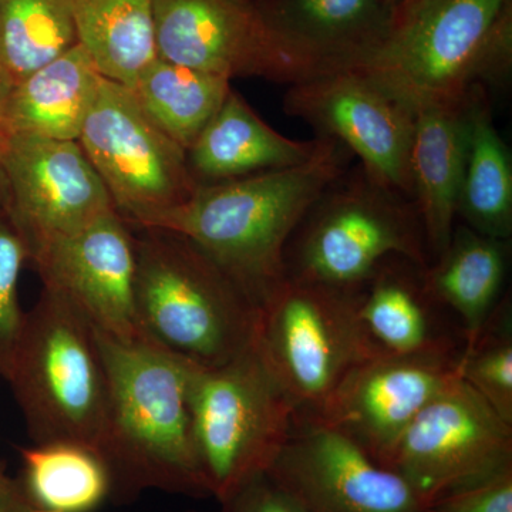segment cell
I'll use <instances>...</instances> for the list:
<instances>
[{
    "label": "cell",
    "instance_id": "26",
    "mask_svg": "<svg viewBox=\"0 0 512 512\" xmlns=\"http://www.w3.org/2000/svg\"><path fill=\"white\" fill-rule=\"evenodd\" d=\"M264 13L279 29L322 50L345 69L372 49L393 22L380 0H282Z\"/></svg>",
    "mask_w": 512,
    "mask_h": 512
},
{
    "label": "cell",
    "instance_id": "30",
    "mask_svg": "<svg viewBox=\"0 0 512 512\" xmlns=\"http://www.w3.org/2000/svg\"><path fill=\"white\" fill-rule=\"evenodd\" d=\"M426 512H512V467L437 498Z\"/></svg>",
    "mask_w": 512,
    "mask_h": 512
},
{
    "label": "cell",
    "instance_id": "18",
    "mask_svg": "<svg viewBox=\"0 0 512 512\" xmlns=\"http://www.w3.org/2000/svg\"><path fill=\"white\" fill-rule=\"evenodd\" d=\"M466 151V103L414 111L412 198L433 259L446 249L456 227Z\"/></svg>",
    "mask_w": 512,
    "mask_h": 512
},
{
    "label": "cell",
    "instance_id": "2",
    "mask_svg": "<svg viewBox=\"0 0 512 512\" xmlns=\"http://www.w3.org/2000/svg\"><path fill=\"white\" fill-rule=\"evenodd\" d=\"M109 403L97 454L110 477V501L146 491L210 498L192 437L191 363L146 340L121 342L96 329Z\"/></svg>",
    "mask_w": 512,
    "mask_h": 512
},
{
    "label": "cell",
    "instance_id": "17",
    "mask_svg": "<svg viewBox=\"0 0 512 512\" xmlns=\"http://www.w3.org/2000/svg\"><path fill=\"white\" fill-rule=\"evenodd\" d=\"M424 269L403 256H390L356 288L357 316L384 355H463V329L431 295Z\"/></svg>",
    "mask_w": 512,
    "mask_h": 512
},
{
    "label": "cell",
    "instance_id": "34",
    "mask_svg": "<svg viewBox=\"0 0 512 512\" xmlns=\"http://www.w3.org/2000/svg\"><path fill=\"white\" fill-rule=\"evenodd\" d=\"M417 2H420V0H400V2L397 3L396 9H394L393 15L402 12L404 9L410 8V6H413L414 3Z\"/></svg>",
    "mask_w": 512,
    "mask_h": 512
},
{
    "label": "cell",
    "instance_id": "3",
    "mask_svg": "<svg viewBox=\"0 0 512 512\" xmlns=\"http://www.w3.org/2000/svg\"><path fill=\"white\" fill-rule=\"evenodd\" d=\"M511 62V0H420L393 15L349 69L416 111L461 106L474 90L505 82Z\"/></svg>",
    "mask_w": 512,
    "mask_h": 512
},
{
    "label": "cell",
    "instance_id": "14",
    "mask_svg": "<svg viewBox=\"0 0 512 512\" xmlns=\"http://www.w3.org/2000/svg\"><path fill=\"white\" fill-rule=\"evenodd\" d=\"M266 473L302 512H426L399 474L322 421L296 420Z\"/></svg>",
    "mask_w": 512,
    "mask_h": 512
},
{
    "label": "cell",
    "instance_id": "27",
    "mask_svg": "<svg viewBox=\"0 0 512 512\" xmlns=\"http://www.w3.org/2000/svg\"><path fill=\"white\" fill-rule=\"evenodd\" d=\"M77 43L66 0H0V74L10 87Z\"/></svg>",
    "mask_w": 512,
    "mask_h": 512
},
{
    "label": "cell",
    "instance_id": "8",
    "mask_svg": "<svg viewBox=\"0 0 512 512\" xmlns=\"http://www.w3.org/2000/svg\"><path fill=\"white\" fill-rule=\"evenodd\" d=\"M255 345L296 420H320L346 376L380 353L357 316L356 288L289 278L259 309Z\"/></svg>",
    "mask_w": 512,
    "mask_h": 512
},
{
    "label": "cell",
    "instance_id": "10",
    "mask_svg": "<svg viewBox=\"0 0 512 512\" xmlns=\"http://www.w3.org/2000/svg\"><path fill=\"white\" fill-rule=\"evenodd\" d=\"M77 141L131 228H156L200 185L187 151L147 116L131 89L104 77Z\"/></svg>",
    "mask_w": 512,
    "mask_h": 512
},
{
    "label": "cell",
    "instance_id": "29",
    "mask_svg": "<svg viewBox=\"0 0 512 512\" xmlns=\"http://www.w3.org/2000/svg\"><path fill=\"white\" fill-rule=\"evenodd\" d=\"M29 251L0 202V379L6 380L18 346L26 312L19 301V278Z\"/></svg>",
    "mask_w": 512,
    "mask_h": 512
},
{
    "label": "cell",
    "instance_id": "9",
    "mask_svg": "<svg viewBox=\"0 0 512 512\" xmlns=\"http://www.w3.org/2000/svg\"><path fill=\"white\" fill-rule=\"evenodd\" d=\"M158 57L228 80L291 84L345 69L249 0H154Z\"/></svg>",
    "mask_w": 512,
    "mask_h": 512
},
{
    "label": "cell",
    "instance_id": "1",
    "mask_svg": "<svg viewBox=\"0 0 512 512\" xmlns=\"http://www.w3.org/2000/svg\"><path fill=\"white\" fill-rule=\"evenodd\" d=\"M348 148L320 137L305 163L221 183L200 184L190 200L158 222L210 256L256 308L286 279L293 232L333 181L349 170Z\"/></svg>",
    "mask_w": 512,
    "mask_h": 512
},
{
    "label": "cell",
    "instance_id": "22",
    "mask_svg": "<svg viewBox=\"0 0 512 512\" xmlns=\"http://www.w3.org/2000/svg\"><path fill=\"white\" fill-rule=\"evenodd\" d=\"M467 151L457 217L478 234L495 239L512 235V161L494 126L484 89L466 101Z\"/></svg>",
    "mask_w": 512,
    "mask_h": 512
},
{
    "label": "cell",
    "instance_id": "24",
    "mask_svg": "<svg viewBox=\"0 0 512 512\" xmlns=\"http://www.w3.org/2000/svg\"><path fill=\"white\" fill-rule=\"evenodd\" d=\"M231 80L157 57L131 87L148 117L190 150L231 92Z\"/></svg>",
    "mask_w": 512,
    "mask_h": 512
},
{
    "label": "cell",
    "instance_id": "6",
    "mask_svg": "<svg viewBox=\"0 0 512 512\" xmlns=\"http://www.w3.org/2000/svg\"><path fill=\"white\" fill-rule=\"evenodd\" d=\"M390 256L423 268L433 261L412 198L376 183L359 165L326 188L293 232L286 278L353 289Z\"/></svg>",
    "mask_w": 512,
    "mask_h": 512
},
{
    "label": "cell",
    "instance_id": "35",
    "mask_svg": "<svg viewBox=\"0 0 512 512\" xmlns=\"http://www.w3.org/2000/svg\"><path fill=\"white\" fill-rule=\"evenodd\" d=\"M384 2H386L387 5H389L390 8L393 9V12H394V9H396L397 3H399L400 0H384Z\"/></svg>",
    "mask_w": 512,
    "mask_h": 512
},
{
    "label": "cell",
    "instance_id": "4",
    "mask_svg": "<svg viewBox=\"0 0 512 512\" xmlns=\"http://www.w3.org/2000/svg\"><path fill=\"white\" fill-rule=\"evenodd\" d=\"M134 301L141 338L192 365L217 367L255 343L259 309L187 238L136 235Z\"/></svg>",
    "mask_w": 512,
    "mask_h": 512
},
{
    "label": "cell",
    "instance_id": "7",
    "mask_svg": "<svg viewBox=\"0 0 512 512\" xmlns=\"http://www.w3.org/2000/svg\"><path fill=\"white\" fill-rule=\"evenodd\" d=\"M188 402L195 450L217 503L269 470L296 423L291 399L255 343L225 365L191 363Z\"/></svg>",
    "mask_w": 512,
    "mask_h": 512
},
{
    "label": "cell",
    "instance_id": "21",
    "mask_svg": "<svg viewBox=\"0 0 512 512\" xmlns=\"http://www.w3.org/2000/svg\"><path fill=\"white\" fill-rule=\"evenodd\" d=\"M510 242L458 225L446 249L424 269V282L431 295L460 323L466 339L464 349L473 345L505 295Z\"/></svg>",
    "mask_w": 512,
    "mask_h": 512
},
{
    "label": "cell",
    "instance_id": "11",
    "mask_svg": "<svg viewBox=\"0 0 512 512\" xmlns=\"http://www.w3.org/2000/svg\"><path fill=\"white\" fill-rule=\"evenodd\" d=\"M379 463L427 507L512 467V424L460 377L417 414Z\"/></svg>",
    "mask_w": 512,
    "mask_h": 512
},
{
    "label": "cell",
    "instance_id": "31",
    "mask_svg": "<svg viewBox=\"0 0 512 512\" xmlns=\"http://www.w3.org/2000/svg\"><path fill=\"white\" fill-rule=\"evenodd\" d=\"M200 512V511H187ZM210 512H302L268 473L259 474L239 487Z\"/></svg>",
    "mask_w": 512,
    "mask_h": 512
},
{
    "label": "cell",
    "instance_id": "23",
    "mask_svg": "<svg viewBox=\"0 0 512 512\" xmlns=\"http://www.w3.org/2000/svg\"><path fill=\"white\" fill-rule=\"evenodd\" d=\"M77 39L104 79L131 87L157 59L154 0H66Z\"/></svg>",
    "mask_w": 512,
    "mask_h": 512
},
{
    "label": "cell",
    "instance_id": "25",
    "mask_svg": "<svg viewBox=\"0 0 512 512\" xmlns=\"http://www.w3.org/2000/svg\"><path fill=\"white\" fill-rule=\"evenodd\" d=\"M20 487L45 512H96L110 501V477L96 451L73 443L20 448Z\"/></svg>",
    "mask_w": 512,
    "mask_h": 512
},
{
    "label": "cell",
    "instance_id": "19",
    "mask_svg": "<svg viewBox=\"0 0 512 512\" xmlns=\"http://www.w3.org/2000/svg\"><path fill=\"white\" fill-rule=\"evenodd\" d=\"M319 144L320 137L298 141L278 133L232 89L187 158L195 180L212 184L305 163Z\"/></svg>",
    "mask_w": 512,
    "mask_h": 512
},
{
    "label": "cell",
    "instance_id": "16",
    "mask_svg": "<svg viewBox=\"0 0 512 512\" xmlns=\"http://www.w3.org/2000/svg\"><path fill=\"white\" fill-rule=\"evenodd\" d=\"M456 355H379L346 376L320 417L370 457L380 458L450 384L460 379Z\"/></svg>",
    "mask_w": 512,
    "mask_h": 512
},
{
    "label": "cell",
    "instance_id": "5",
    "mask_svg": "<svg viewBox=\"0 0 512 512\" xmlns=\"http://www.w3.org/2000/svg\"><path fill=\"white\" fill-rule=\"evenodd\" d=\"M6 382L33 444L99 450L109 387L96 329L73 303L43 288L29 312Z\"/></svg>",
    "mask_w": 512,
    "mask_h": 512
},
{
    "label": "cell",
    "instance_id": "20",
    "mask_svg": "<svg viewBox=\"0 0 512 512\" xmlns=\"http://www.w3.org/2000/svg\"><path fill=\"white\" fill-rule=\"evenodd\" d=\"M101 79L92 57L77 43L10 87L2 110L5 138L79 140Z\"/></svg>",
    "mask_w": 512,
    "mask_h": 512
},
{
    "label": "cell",
    "instance_id": "13",
    "mask_svg": "<svg viewBox=\"0 0 512 512\" xmlns=\"http://www.w3.org/2000/svg\"><path fill=\"white\" fill-rule=\"evenodd\" d=\"M6 210L29 258L114 212L106 185L79 141L6 136L0 151Z\"/></svg>",
    "mask_w": 512,
    "mask_h": 512
},
{
    "label": "cell",
    "instance_id": "33",
    "mask_svg": "<svg viewBox=\"0 0 512 512\" xmlns=\"http://www.w3.org/2000/svg\"><path fill=\"white\" fill-rule=\"evenodd\" d=\"M9 89V83L6 82L2 74H0V151H2L3 141H5V133H3L2 127L3 103H5L6 96H8ZM0 202H5L6 204V187L5 180H3L2 168H0Z\"/></svg>",
    "mask_w": 512,
    "mask_h": 512
},
{
    "label": "cell",
    "instance_id": "28",
    "mask_svg": "<svg viewBox=\"0 0 512 512\" xmlns=\"http://www.w3.org/2000/svg\"><path fill=\"white\" fill-rule=\"evenodd\" d=\"M460 377L512 424V303L505 293L478 333L464 349Z\"/></svg>",
    "mask_w": 512,
    "mask_h": 512
},
{
    "label": "cell",
    "instance_id": "12",
    "mask_svg": "<svg viewBox=\"0 0 512 512\" xmlns=\"http://www.w3.org/2000/svg\"><path fill=\"white\" fill-rule=\"evenodd\" d=\"M284 110L348 148L376 183L412 198L414 111L375 80L349 67L320 74L291 84Z\"/></svg>",
    "mask_w": 512,
    "mask_h": 512
},
{
    "label": "cell",
    "instance_id": "15",
    "mask_svg": "<svg viewBox=\"0 0 512 512\" xmlns=\"http://www.w3.org/2000/svg\"><path fill=\"white\" fill-rule=\"evenodd\" d=\"M29 261L43 288L73 303L94 329L121 342L143 340L134 301L136 235L116 211L47 242Z\"/></svg>",
    "mask_w": 512,
    "mask_h": 512
},
{
    "label": "cell",
    "instance_id": "32",
    "mask_svg": "<svg viewBox=\"0 0 512 512\" xmlns=\"http://www.w3.org/2000/svg\"><path fill=\"white\" fill-rule=\"evenodd\" d=\"M0 512H45L30 504L19 481L9 476L0 463Z\"/></svg>",
    "mask_w": 512,
    "mask_h": 512
}]
</instances>
